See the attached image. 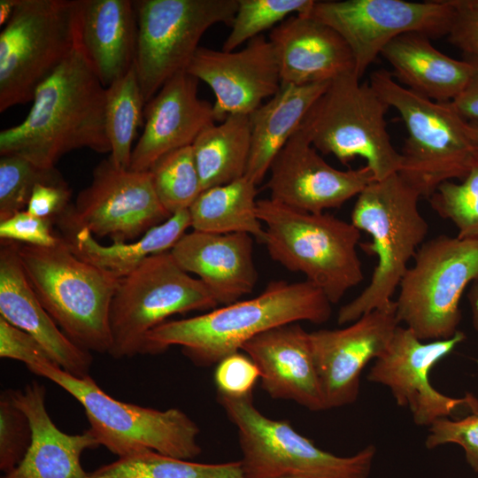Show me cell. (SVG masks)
Masks as SVG:
<instances>
[{
    "mask_svg": "<svg viewBox=\"0 0 478 478\" xmlns=\"http://www.w3.org/2000/svg\"><path fill=\"white\" fill-rule=\"evenodd\" d=\"M105 89L77 47L35 89L19 124L0 132V154L19 155L54 168L65 154L81 148L110 153Z\"/></svg>",
    "mask_w": 478,
    "mask_h": 478,
    "instance_id": "cell-1",
    "label": "cell"
},
{
    "mask_svg": "<svg viewBox=\"0 0 478 478\" xmlns=\"http://www.w3.org/2000/svg\"><path fill=\"white\" fill-rule=\"evenodd\" d=\"M331 305L323 291L306 280L271 281L251 299L162 323L147 335L143 354H159L178 345L195 365L209 366L273 328L302 320L328 321Z\"/></svg>",
    "mask_w": 478,
    "mask_h": 478,
    "instance_id": "cell-2",
    "label": "cell"
},
{
    "mask_svg": "<svg viewBox=\"0 0 478 478\" xmlns=\"http://www.w3.org/2000/svg\"><path fill=\"white\" fill-rule=\"evenodd\" d=\"M420 198L398 173L372 181L358 195L351 222L371 236L370 243L359 245L366 254L377 258V264L368 285L340 308L338 324L353 322L373 310L395 305L392 297L428 230L419 209Z\"/></svg>",
    "mask_w": 478,
    "mask_h": 478,
    "instance_id": "cell-3",
    "label": "cell"
},
{
    "mask_svg": "<svg viewBox=\"0 0 478 478\" xmlns=\"http://www.w3.org/2000/svg\"><path fill=\"white\" fill-rule=\"evenodd\" d=\"M18 254L36 297L66 335L89 352L108 353L119 278L77 256L66 238L51 247L19 243Z\"/></svg>",
    "mask_w": 478,
    "mask_h": 478,
    "instance_id": "cell-4",
    "label": "cell"
},
{
    "mask_svg": "<svg viewBox=\"0 0 478 478\" xmlns=\"http://www.w3.org/2000/svg\"><path fill=\"white\" fill-rule=\"evenodd\" d=\"M257 212L272 259L302 273L331 304L363 281L357 251L360 231L351 222L293 209L271 198L258 200Z\"/></svg>",
    "mask_w": 478,
    "mask_h": 478,
    "instance_id": "cell-5",
    "label": "cell"
},
{
    "mask_svg": "<svg viewBox=\"0 0 478 478\" xmlns=\"http://www.w3.org/2000/svg\"><path fill=\"white\" fill-rule=\"evenodd\" d=\"M27 367L75 398L84 408L89 429L99 444L119 458L154 451L190 460L202 451L198 426L178 408L161 411L120 401L105 393L89 374L75 376L54 362Z\"/></svg>",
    "mask_w": 478,
    "mask_h": 478,
    "instance_id": "cell-6",
    "label": "cell"
},
{
    "mask_svg": "<svg viewBox=\"0 0 478 478\" xmlns=\"http://www.w3.org/2000/svg\"><path fill=\"white\" fill-rule=\"evenodd\" d=\"M369 83L389 107L398 112L407 130L399 176L428 199L442 183L463 180L477 151L466 135V120L453 104L413 93L385 69L373 72Z\"/></svg>",
    "mask_w": 478,
    "mask_h": 478,
    "instance_id": "cell-7",
    "label": "cell"
},
{
    "mask_svg": "<svg viewBox=\"0 0 478 478\" xmlns=\"http://www.w3.org/2000/svg\"><path fill=\"white\" fill-rule=\"evenodd\" d=\"M389 105L354 71L332 80L300 127L312 145L343 164L357 157L366 161L374 181L397 173L402 164L387 130Z\"/></svg>",
    "mask_w": 478,
    "mask_h": 478,
    "instance_id": "cell-8",
    "label": "cell"
},
{
    "mask_svg": "<svg viewBox=\"0 0 478 478\" xmlns=\"http://www.w3.org/2000/svg\"><path fill=\"white\" fill-rule=\"evenodd\" d=\"M217 398L237 428L245 478H368L374 445L351 457H338L317 447L288 420H272L261 413L253 404L252 394L235 397L218 393Z\"/></svg>",
    "mask_w": 478,
    "mask_h": 478,
    "instance_id": "cell-9",
    "label": "cell"
},
{
    "mask_svg": "<svg viewBox=\"0 0 478 478\" xmlns=\"http://www.w3.org/2000/svg\"><path fill=\"white\" fill-rule=\"evenodd\" d=\"M399 284L396 314L421 341L452 337L460 299L478 280V241L441 235L424 242Z\"/></svg>",
    "mask_w": 478,
    "mask_h": 478,
    "instance_id": "cell-10",
    "label": "cell"
},
{
    "mask_svg": "<svg viewBox=\"0 0 478 478\" xmlns=\"http://www.w3.org/2000/svg\"><path fill=\"white\" fill-rule=\"evenodd\" d=\"M79 0H17L0 33V112L33 100L78 45Z\"/></svg>",
    "mask_w": 478,
    "mask_h": 478,
    "instance_id": "cell-11",
    "label": "cell"
},
{
    "mask_svg": "<svg viewBox=\"0 0 478 478\" xmlns=\"http://www.w3.org/2000/svg\"><path fill=\"white\" fill-rule=\"evenodd\" d=\"M219 304L198 279L181 269L170 251L146 258L119 279L110 306L108 354H143L147 335L174 314L212 310Z\"/></svg>",
    "mask_w": 478,
    "mask_h": 478,
    "instance_id": "cell-12",
    "label": "cell"
},
{
    "mask_svg": "<svg viewBox=\"0 0 478 478\" xmlns=\"http://www.w3.org/2000/svg\"><path fill=\"white\" fill-rule=\"evenodd\" d=\"M135 6L134 66L147 104L167 81L187 71L207 29L231 25L238 0H139Z\"/></svg>",
    "mask_w": 478,
    "mask_h": 478,
    "instance_id": "cell-13",
    "label": "cell"
},
{
    "mask_svg": "<svg viewBox=\"0 0 478 478\" xmlns=\"http://www.w3.org/2000/svg\"><path fill=\"white\" fill-rule=\"evenodd\" d=\"M308 15L335 30L348 44L361 79L394 38L418 32L430 39L448 35L456 9L450 0L315 1Z\"/></svg>",
    "mask_w": 478,
    "mask_h": 478,
    "instance_id": "cell-14",
    "label": "cell"
},
{
    "mask_svg": "<svg viewBox=\"0 0 478 478\" xmlns=\"http://www.w3.org/2000/svg\"><path fill=\"white\" fill-rule=\"evenodd\" d=\"M171 216L157 196L149 171L119 168L108 157L95 167L90 184L58 220L71 235L85 228L113 243H125Z\"/></svg>",
    "mask_w": 478,
    "mask_h": 478,
    "instance_id": "cell-15",
    "label": "cell"
},
{
    "mask_svg": "<svg viewBox=\"0 0 478 478\" xmlns=\"http://www.w3.org/2000/svg\"><path fill=\"white\" fill-rule=\"evenodd\" d=\"M466 338L461 331L449 339L424 343L408 328L398 326L384 352L375 359L366 379L389 388L397 404L407 406L416 425L431 426L460 410L478 412L472 395L451 397L437 391L428 374Z\"/></svg>",
    "mask_w": 478,
    "mask_h": 478,
    "instance_id": "cell-16",
    "label": "cell"
},
{
    "mask_svg": "<svg viewBox=\"0 0 478 478\" xmlns=\"http://www.w3.org/2000/svg\"><path fill=\"white\" fill-rule=\"evenodd\" d=\"M269 173L271 199L313 213L341 207L374 181L366 166L343 171L328 164L301 127L279 151Z\"/></svg>",
    "mask_w": 478,
    "mask_h": 478,
    "instance_id": "cell-17",
    "label": "cell"
},
{
    "mask_svg": "<svg viewBox=\"0 0 478 478\" xmlns=\"http://www.w3.org/2000/svg\"><path fill=\"white\" fill-rule=\"evenodd\" d=\"M398 326L395 304L366 312L344 328L310 333L327 410L356 401L363 369L384 352Z\"/></svg>",
    "mask_w": 478,
    "mask_h": 478,
    "instance_id": "cell-18",
    "label": "cell"
},
{
    "mask_svg": "<svg viewBox=\"0 0 478 478\" xmlns=\"http://www.w3.org/2000/svg\"><path fill=\"white\" fill-rule=\"evenodd\" d=\"M212 90L215 120L250 115L281 89L274 49L264 35L237 51L199 47L186 71Z\"/></svg>",
    "mask_w": 478,
    "mask_h": 478,
    "instance_id": "cell-19",
    "label": "cell"
},
{
    "mask_svg": "<svg viewBox=\"0 0 478 478\" xmlns=\"http://www.w3.org/2000/svg\"><path fill=\"white\" fill-rule=\"evenodd\" d=\"M198 80L182 72L167 81L145 104L143 133L134 146L129 169L148 171L163 155L192 145L215 123L213 107L197 95Z\"/></svg>",
    "mask_w": 478,
    "mask_h": 478,
    "instance_id": "cell-20",
    "label": "cell"
},
{
    "mask_svg": "<svg viewBox=\"0 0 478 478\" xmlns=\"http://www.w3.org/2000/svg\"><path fill=\"white\" fill-rule=\"evenodd\" d=\"M241 351L257 365L262 389L274 399L292 400L310 411L327 410L310 333L298 322L268 329Z\"/></svg>",
    "mask_w": 478,
    "mask_h": 478,
    "instance_id": "cell-21",
    "label": "cell"
},
{
    "mask_svg": "<svg viewBox=\"0 0 478 478\" xmlns=\"http://www.w3.org/2000/svg\"><path fill=\"white\" fill-rule=\"evenodd\" d=\"M268 39L276 54L281 84L328 82L354 71L352 53L343 37L308 14L289 16L272 28Z\"/></svg>",
    "mask_w": 478,
    "mask_h": 478,
    "instance_id": "cell-22",
    "label": "cell"
},
{
    "mask_svg": "<svg viewBox=\"0 0 478 478\" xmlns=\"http://www.w3.org/2000/svg\"><path fill=\"white\" fill-rule=\"evenodd\" d=\"M18 249L19 243L1 240L0 317L36 339L66 372L89 375L91 353L71 341L42 306L25 275Z\"/></svg>",
    "mask_w": 478,
    "mask_h": 478,
    "instance_id": "cell-23",
    "label": "cell"
},
{
    "mask_svg": "<svg viewBox=\"0 0 478 478\" xmlns=\"http://www.w3.org/2000/svg\"><path fill=\"white\" fill-rule=\"evenodd\" d=\"M253 237L245 233H186L170 253L179 266L196 274L219 305L250 294L257 282Z\"/></svg>",
    "mask_w": 478,
    "mask_h": 478,
    "instance_id": "cell-24",
    "label": "cell"
},
{
    "mask_svg": "<svg viewBox=\"0 0 478 478\" xmlns=\"http://www.w3.org/2000/svg\"><path fill=\"white\" fill-rule=\"evenodd\" d=\"M12 397L29 420L32 441L21 462L1 478H87L81 455L100 445L90 429L75 435L60 430L47 411L46 389L36 382L12 389Z\"/></svg>",
    "mask_w": 478,
    "mask_h": 478,
    "instance_id": "cell-25",
    "label": "cell"
},
{
    "mask_svg": "<svg viewBox=\"0 0 478 478\" xmlns=\"http://www.w3.org/2000/svg\"><path fill=\"white\" fill-rule=\"evenodd\" d=\"M78 46L104 88L135 65L137 18L135 1L79 0Z\"/></svg>",
    "mask_w": 478,
    "mask_h": 478,
    "instance_id": "cell-26",
    "label": "cell"
},
{
    "mask_svg": "<svg viewBox=\"0 0 478 478\" xmlns=\"http://www.w3.org/2000/svg\"><path fill=\"white\" fill-rule=\"evenodd\" d=\"M381 55L392 67L390 73L400 85L438 103L454 101L474 70L471 62L447 56L434 47L428 35L418 32L394 38Z\"/></svg>",
    "mask_w": 478,
    "mask_h": 478,
    "instance_id": "cell-27",
    "label": "cell"
},
{
    "mask_svg": "<svg viewBox=\"0 0 478 478\" xmlns=\"http://www.w3.org/2000/svg\"><path fill=\"white\" fill-rule=\"evenodd\" d=\"M330 81L308 85L281 84L279 91L250 117L251 153L245 176L258 185L285 143L326 90Z\"/></svg>",
    "mask_w": 478,
    "mask_h": 478,
    "instance_id": "cell-28",
    "label": "cell"
},
{
    "mask_svg": "<svg viewBox=\"0 0 478 478\" xmlns=\"http://www.w3.org/2000/svg\"><path fill=\"white\" fill-rule=\"evenodd\" d=\"M189 227V210H183L132 242L103 245L85 228L66 239L81 258L120 279L134 271L146 258L170 251Z\"/></svg>",
    "mask_w": 478,
    "mask_h": 478,
    "instance_id": "cell-29",
    "label": "cell"
},
{
    "mask_svg": "<svg viewBox=\"0 0 478 478\" xmlns=\"http://www.w3.org/2000/svg\"><path fill=\"white\" fill-rule=\"evenodd\" d=\"M257 194V185L246 176L204 189L189 208L190 227L206 233H245L263 243Z\"/></svg>",
    "mask_w": 478,
    "mask_h": 478,
    "instance_id": "cell-30",
    "label": "cell"
},
{
    "mask_svg": "<svg viewBox=\"0 0 478 478\" xmlns=\"http://www.w3.org/2000/svg\"><path fill=\"white\" fill-rule=\"evenodd\" d=\"M251 143L249 115H230L202 130L191 145L202 191L245 176Z\"/></svg>",
    "mask_w": 478,
    "mask_h": 478,
    "instance_id": "cell-31",
    "label": "cell"
},
{
    "mask_svg": "<svg viewBox=\"0 0 478 478\" xmlns=\"http://www.w3.org/2000/svg\"><path fill=\"white\" fill-rule=\"evenodd\" d=\"M87 478H245L241 460L220 464L180 459L154 451L120 457Z\"/></svg>",
    "mask_w": 478,
    "mask_h": 478,
    "instance_id": "cell-32",
    "label": "cell"
},
{
    "mask_svg": "<svg viewBox=\"0 0 478 478\" xmlns=\"http://www.w3.org/2000/svg\"><path fill=\"white\" fill-rule=\"evenodd\" d=\"M145 102L135 66L105 89V127L109 158L119 168L129 169L133 142L143 124Z\"/></svg>",
    "mask_w": 478,
    "mask_h": 478,
    "instance_id": "cell-33",
    "label": "cell"
},
{
    "mask_svg": "<svg viewBox=\"0 0 478 478\" xmlns=\"http://www.w3.org/2000/svg\"><path fill=\"white\" fill-rule=\"evenodd\" d=\"M148 171L159 201L171 215L189 210L202 192L191 145L163 155Z\"/></svg>",
    "mask_w": 478,
    "mask_h": 478,
    "instance_id": "cell-34",
    "label": "cell"
},
{
    "mask_svg": "<svg viewBox=\"0 0 478 478\" xmlns=\"http://www.w3.org/2000/svg\"><path fill=\"white\" fill-rule=\"evenodd\" d=\"M314 0H238V7L231 23V31L222 50L234 51L237 47L290 15L308 14Z\"/></svg>",
    "mask_w": 478,
    "mask_h": 478,
    "instance_id": "cell-35",
    "label": "cell"
},
{
    "mask_svg": "<svg viewBox=\"0 0 478 478\" xmlns=\"http://www.w3.org/2000/svg\"><path fill=\"white\" fill-rule=\"evenodd\" d=\"M428 201L441 218L454 224L459 238L478 241V152L463 180L442 183Z\"/></svg>",
    "mask_w": 478,
    "mask_h": 478,
    "instance_id": "cell-36",
    "label": "cell"
},
{
    "mask_svg": "<svg viewBox=\"0 0 478 478\" xmlns=\"http://www.w3.org/2000/svg\"><path fill=\"white\" fill-rule=\"evenodd\" d=\"M38 183L66 184L56 168H42L16 154L0 158V221L27 209Z\"/></svg>",
    "mask_w": 478,
    "mask_h": 478,
    "instance_id": "cell-37",
    "label": "cell"
},
{
    "mask_svg": "<svg viewBox=\"0 0 478 478\" xmlns=\"http://www.w3.org/2000/svg\"><path fill=\"white\" fill-rule=\"evenodd\" d=\"M32 441V429L27 414L16 405L12 389L0 395V469L13 470L24 459Z\"/></svg>",
    "mask_w": 478,
    "mask_h": 478,
    "instance_id": "cell-38",
    "label": "cell"
},
{
    "mask_svg": "<svg viewBox=\"0 0 478 478\" xmlns=\"http://www.w3.org/2000/svg\"><path fill=\"white\" fill-rule=\"evenodd\" d=\"M425 443L428 449L444 443L460 445L467 463L478 472V412L458 420L448 418L436 420L429 428Z\"/></svg>",
    "mask_w": 478,
    "mask_h": 478,
    "instance_id": "cell-39",
    "label": "cell"
},
{
    "mask_svg": "<svg viewBox=\"0 0 478 478\" xmlns=\"http://www.w3.org/2000/svg\"><path fill=\"white\" fill-rule=\"evenodd\" d=\"M259 376L254 361L248 355L237 351L217 364L214 382L218 393L240 397L252 394Z\"/></svg>",
    "mask_w": 478,
    "mask_h": 478,
    "instance_id": "cell-40",
    "label": "cell"
},
{
    "mask_svg": "<svg viewBox=\"0 0 478 478\" xmlns=\"http://www.w3.org/2000/svg\"><path fill=\"white\" fill-rule=\"evenodd\" d=\"M50 225L51 221L21 211L0 221V238L27 245L51 247L59 237L53 235Z\"/></svg>",
    "mask_w": 478,
    "mask_h": 478,
    "instance_id": "cell-41",
    "label": "cell"
},
{
    "mask_svg": "<svg viewBox=\"0 0 478 478\" xmlns=\"http://www.w3.org/2000/svg\"><path fill=\"white\" fill-rule=\"evenodd\" d=\"M0 357L22 362L26 366L54 362L36 339L2 317H0Z\"/></svg>",
    "mask_w": 478,
    "mask_h": 478,
    "instance_id": "cell-42",
    "label": "cell"
},
{
    "mask_svg": "<svg viewBox=\"0 0 478 478\" xmlns=\"http://www.w3.org/2000/svg\"><path fill=\"white\" fill-rule=\"evenodd\" d=\"M71 190L66 184L38 183L35 186L26 211L30 214L52 221L68 209Z\"/></svg>",
    "mask_w": 478,
    "mask_h": 478,
    "instance_id": "cell-43",
    "label": "cell"
},
{
    "mask_svg": "<svg viewBox=\"0 0 478 478\" xmlns=\"http://www.w3.org/2000/svg\"><path fill=\"white\" fill-rule=\"evenodd\" d=\"M454 8L456 16L448 40L462 51L466 60L478 63V14Z\"/></svg>",
    "mask_w": 478,
    "mask_h": 478,
    "instance_id": "cell-44",
    "label": "cell"
},
{
    "mask_svg": "<svg viewBox=\"0 0 478 478\" xmlns=\"http://www.w3.org/2000/svg\"><path fill=\"white\" fill-rule=\"evenodd\" d=\"M471 63L474 66V73L463 91L451 103L464 120L478 122V63Z\"/></svg>",
    "mask_w": 478,
    "mask_h": 478,
    "instance_id": "cell-45",
    "label": "cell"
},
{
    "mask_svg": "<svg viewBox=\"0 0 478 478\" xmlns=\"http://www.w3.org/2000/svg\"><path fill=\"white\" fill-rule=\"evenodd\" d=\"M467 298L472 314V324L478 334V280L470 285Z\"/></svg>",
    "mask_w": 478,
    "mask_h": 478,
    "instance_id": "cell-46",
    "label": "cell"
},
{
    "mask_svg": "<svg viewBox=\"0 0 478 478\" xmlns=\"http://www.w3.org/2000/svg\"><path fill=\"white\" fill-rule=\"evenodd\" d=\"M17 0L0 1V19L1 24L7 22L12 14Z\"/></svg>",
    "mask_w": 478,
    "mask_h": 478,
    "instance_id": "cell-47",
    "label": "cell"
},
{
    "mask_svg": "<svg viewBox=\"0 0 478 478\" xmlns=\"http://www.w3.org/2000/svg\"><path fill=\"white\" fill-rule=\"evenodd\" d=\"M457 8L478 14V0H450Z\"/></svg>",
    "mask_w": 478,
    "mask_h": 478,
    "instance_id": "cell-48",
    "label": "cell"
},
{
    "mask_svg": "<svg viewBox=\"0 0 478 478\" xmlns=\"http://www.w3.org/2000/svg\"><path fill=\"white\" fill-rule=\"evenodd\" d=\"M466 131L473 147L478 152V122L466 121Z\"/></svg>",
    "mask_w": 478,
    "mask_h": 478,
    "instance_id": "cell-49",
    "label": "cell"
},
{
    "mask_svg": "<svg viewBox=\"0 0 478 478\" xmlns=\"http://www.w3.org/2000/svg\"><path fill=\"white\" fill-rule=\"evenodd\" d=\"M277 478H307V477L299 476V475H288V476H281V477H277Z\"/></svg>",
    "mask_w": 478,
    "mask_h": 478,
    "instance_id": "cell-50",
    "label": "cell"
},
{
    "mask_svg": "<svg viewBox=\"0 0 478 478\" xmlns=\"http://www.w3.org/2000/svg\"><path fill=\"white\" fill-rule=\"evenodd\" d=\"M472 62V61H471ZM477 63V62H476Z\"/></svg>",
    "mask_w": 478,
    "mask_h": 478,
    "instance_id": "cell-51",
    "label": "cell"
}]
</instances>
